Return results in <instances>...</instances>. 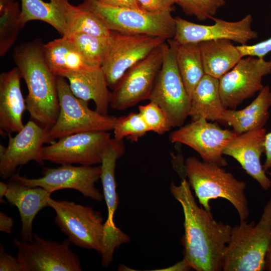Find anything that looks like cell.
Instances as JSON below:
<instances>
[{"label": "cell", "mask_w": 271, "mask_h": 271, "mask_svg": "<svg viewBox=\"0 0 271 271\" xmlns=\"http://www.w3.org/2000/svg\"><path fill=\"white\" fill-rule=\"evenodd\" d=\"M17 257L23 271H80V259L70 248L68 239L62 242L34 234L30 241L14 238Z\"/></svg>", "instance_id": "9"}, {"label": "cell", "mask_w": 271, "mask_h": 271, "mask_svg": "<svg viewBox=\"0 0 271 271\" xmlns=\"http://www.w3.org/2000/svg\"><path fill=\"white\" fill-rule=\"evenodd\" d=\"M162 44L124 73L111 92L112 108L124 110L149 99L163 62Z\"/></svg>", "instance_id": "11"}, {"label": "cell", "mask_w": 271, "mask_h": 271, "mask_svg": "<svg viewBox=\"0 0 271 271\" xmlns=\"http://www.w3.org/2000/svg\"><path fill=\"white\" fill-rule=\"evenodd\" d=\"M224 109L220 95L219 79L205 74L191 97L189 116L191 121L201 118L220 120Z\"/></svg>", "instance_id": "26"}, {"label": "cell", "mask_w": 271, "mask_h": 271, "mask_svg": "<svg viewBox=\"0 0 271 271\" xmlns=\"http://www.w3.org/2000/svg\"><path fill=\"white\" fill-rule=\"evenodd\" d=\"M190 268H192L189 264L184 259L177 263L176 264L170 266L163 270H175V271H186L189 270Z\"/></svg>", "instance_id": "41"}, {"label": "cell", "mask_w": 271, "mask_h": 271, "mask_svg": "<svg viewBox=\"0 0 271 271\" xmlns=\"http://www.w3.org/2000/svg\"><path fill=\"white\" fill-rule=\"evenodd\" d=\"M163 59L149 100L159 105L173 127H181L189 116L191 98L180 74L172 44H162Z\"/></svg>", "instance_id": "7"}, {"label": "cell", "mask_w": 271, "mask_h": 271, "mask_svg": "<svg viewBox=\"0 0 271 271\" xmlns=\"http://www.w3.org/2000/svg\"><path fill=\"white\" fill-rule=\"evenodd\" d=\"M124 152L125 147L123 141H117L114 138H110L101 157L100 179L108 211L107 218L104 223V237L110 240L120 238L123 233L115 225L113 217L119 203L115 175L116 164L117 160L122 156Z\"/></svg>", "instance_id": "19"}, {"label": "cell", "mask_w": 271, "mask_h": 271, "mask_svg": "<svg viewBox=\"0 0 271 271\" xmlns=\"http://www.w3.org/2000/svg\"><path fill=\"white\" fill-rule=\"evenodd\" d=\"M185 170L190 186L205 209L210 210L209 202L211 199L222 198L234 207L240 221L246 220L249 217L244 182L237 179L222 167L201 161L194 156L187 158Z\"/></svg>", "instance_id": "4"}, {"label": "cell", "mask_w": 271, "mask_h": 271, "mask_svg": "<svg viewBox=\"0 0 271 271\" xmlns=\"http://www.w3.org/2000/svg\"><path fill=\"white\" fill-rule=\"evenodd\" d=\"M265 270L271 271V238L265 255Z\"/></svg>", "instance_id": "42"}, {"label": "cell", "mask_w": 271, "mask_h": 271, "mask_svg": "<svg viewBox=\"0 0 271 271\" xmlns=\"http://www.w3.org/2000/svg\"><path fill=\"white\" fill-rule=\"evenodd\" d=\"M271 73V61L253 56L242 58L219 79V92L225 109H232L264 86L262 77Z\"/></svg>", "instance_id": "14"}, {"label": "cell", "mask_w": 271, "mask_h": 271, "mask_svg": "<svg viewBox=\"0 0 271 271\" xmlns=\"http://www.w3.org/2000/svg\"><path fill=\"white\" fill-rule=\"evenodd\" d=\"M104 5L115 8H129L141 9L137 0H95Z\"/></svg>", "instance_id": "38"}, {"label": "cell", "mask_w": 271, "mask_h": 271, "mask_svg": "<svg viewBox=\"0 0 271 271\" xmlns=\"http://www.w3.org/2000/svg\"><path fill=\"white\" fill-rule=\"evenodd\" d=\"M139 111L150 131L163 134L173 127L163 110L154 102L139 106Z\"/></svg>", "instance_id": "34"}, {"label": "cell", "mask_w": 271, "mask_h": 271, "mask_svg": "<svg viewBox=\"0 0 271 271\" xmlns=\"http://www.w3.org/2000/svg\"><path fill=\"white\" fill-rule=\"evenodd\" d=\"M7 147L0 145V176L11 177L18 167L34 161L44 162L41 152L45 143H50L49 130L30 119L14 137L8 135Z\"/></svg>", "instance_id": "17"}, {"label": "cell", "mask_w": 271, "mask_h": 271, "mask_svg": "<svg viewBox=\"0 0 271 271\" xmlns=\"http://www.w3.org/2000/svg\"><path fill=\"white\" fill-rule=\"evenodd\" d=\"M63 77L68 80L70 88L77 97L86 102L93 100L96 110L107 115L111 92L101 67L68 73Z\"/></svg>", "instance_id": "22"}, {"label": "cell", "mask_w": 271, "mask_h": 271, "mask_svg": "<svg viewBox=\"0 0 271 271\" xmlns=\"http://www.w3.org/2000/svg\"><path fill=\"white\" fill-rule=\"evenodd\" d=\"M83 3L99 17L110 31L147 35L167 41L174 37L176 23L171 12L152 13L139 9L115 8L95 0H84Z\"/></svg>", "instance_id": "6"}, {"label": "cell", "mask_w": 271, "mask_h": 271, "mask_svg": "<svg viewBox=\"0 0 271 271\" xmlns=\"http://www.w3.org/2000/svg\"><path fill=\"white\" fill-rule=\"evenodd\" d=\"M21 78L17 67L0 74L1 133L18 132L25 125L23 115L27 108L21 89Z\"/></svg>", "instance_id": "20"}, {"label": "cell", "mask_w": 271, "mask_h": 271, "mask_svg": "<svg viewBox=\"0 0 271 271\" xmlns=\"http://www.w3.org/2000/svg\"><path fill=\"white\" fill-rule=\"evenodd\" d=\"M111 35V34H110ZM73 43L90 66H101L107 54L110 44V35L100 37L84 33L66 36Z\"/></svg>", "instance_id": "31"}, {"label": "cell", "mask_w": 271, "mask_h": 271, "mask_svg": "<svg viewBox=\"0 0 271 271\" xmlns=\"http://www.w3.org/2000/svg\"><path fill=\"white\" fill-rule=\"evenodd\" d=\"M142 10L152 13L171 12L173 11L175 0H137Z\"/></svg>", "instance_id": "36"}, {"label": "cell", "mask_w": 271, "mask_h": 271, "mask_svg": "<svg viewBox=\"0 0 271 271\" xmlns=\"http://www.w3.org/2000/svg\"><path fill=\"white\" fill-rule=\"evenodd\" d=\"M211 20L214 21L213 25H205L176 17L175 34L172 39L180 44L227 39L241 45L258 37L257 32L251 28L252 17L250 14L236 22L214 17Z\"/></svg>", "instance_id": "16"}, {"label": "cell", "mask_w": 271, "mask_h": 271, "mask_svg": "<svg viewBox=\"0 0 271 271\" xmlns=\"http://www.w3.org/2000/svg\"><path fill=\"white\" fill-rule=\"evenodd\" d=\"M48 204L56 212L55 224L72 243L100 254L104 222L99 212L68 200L50 198Z\"/></svg>", "instance_id": "8"}, {"label": "cell", "mask_w": 271, "mask_h": 271, "mask_svg": "<svg viewBox=\"0 0 271 271\" xmlns=\"http://www.w3.org/2000/svg\"><path fill=\"white\" fill-rule=\"evenodd\" d=\"M8 190L5 198L19 211L22 222L20 234L22 240H33V221L39 212L48 207L51 194L41 187H30L12 179L8 183Z\"/></svg>", "instance_id": "21"}, {"label": "cell", "mask_w": 271, "mask_h": 271, "mask_svg": "<svg viewBox=\"0 0 271 271\" xmlns=\"http://www.w3.org/2000/svg\"><path fill=\"white\" fill-rule=\"evenodd\" d=\"M271 238V198L257 224L240 221L232 227L223 254V271H262Z\"/></svg>", "instance_id": "3"}, {"label": "cell", "mask_w": 271, "mask_h": 271, "mask_svg": "<svg viewBox=\"0 0 271 271\" xmlns=\"http://www.w3.org/2000/svg\"><path fill=\"white\" fill-rule=\"evenodd\" d=\"M173 45L177 66L191 98L192 93L204 75L199 43L180 44L168 40Z\"/></svg>", "instance_id": "28"}, {"label": "cell", "mask_w": 271, "mask_h": 271, "mask_svg": "<svg viewBox=\"0 0 271 271\" xmlns=\"http://www.w3.org/2000/svg\"><path fill=\"white\" fill-rule=\"evenodd\" d=\"M0 271H23L17 257L8 253L2 244L0 247Z\"/></svg>", "instance_id": "37"}, {"label": "cell", "mask_w": 271, "mask_h": 271, "mask_svg": "<svg viewBox=\"0 0 271 271\" xmlns=\"http://www.w3.org/2000/svg\"><path fill=\"white\" fill-rule=\"evenodd\" d=\"M15 221L13 219L5 214L0 212V231L6 233H12V228L14 225Z\"/></svg>", "instance_id": "39"}, {"label": "cell", "mask_w": 271, "mask_h": 271, "mask_svg": "<svg viewBox=\"0 0 271 271\" xmlns=\"http://www.w3.org/2000/svg\"><path fill=\"white\" fill-rule=\"evenodd\" d=\"M110 139L105 131L78 132L61 138L50 145L43 147L41 158L60 165L100 164L103 151Z\"/></svg>", "instance_id": "13"}, {"label": "cell", "mask_w": 271, "mask_h": 271, "mask_svg": "<svg viewBox=\"0 0 271 271\" xmlns=\"http://www.w3.org/2000/svg\"><path fill=\"white\" fill-rule=\"evenodd\" d=\"M20 21L24 27L32 20L45 22L55 28L62 36L67 35V27L63 16L57 6L52 1L21 0Z\"/></svg>", "instance_id": "29"}, {"label": "cell", "mask_w": 271, "mask_h": 271, "mask_svg": "<svg viewBox=\"0 0 271 271\" xmlns=\"http://www.w3.org/2000/svg\"><path fill=\"white\" fill-rule=\"evenodd\" d=\"M237 134L233 130L222 129L201 118L172 132L170 140L193 149L203 161L223 167L227 165L223 157L224 149Z\"/></svg>", "instance_id": "15"}, {"label": "cell", "mask_w": 271, "mask_h": 271, "mask_svg": "<svg viewBox=\"0 0 271 271\" xmlns=\"http://www.w3.org/2000/svg\"><path fill=\"white\" fill-rule=\"evenodd\" d=\"M110 39L109 49L101 68L111 90L129 68L167 41L157 37L116 31L111 32Z\"/></svg>", "instance_id": "10"}, {"label": "cell", "mask_w": 271, "mask_h": 271, "mask_svg": "<svg viewBox=\"0 0 271 271\" xmlns=\"http://www.w3.org/2000/svg\"><path fill=\"white\" fill-rule=\"evenodd\" d=\"M185 15L199 21L211 19L225 4V0H175Z\"/></svg>", "instance_id": "33"}, {"label": "cell", "mask_w": 271, "mask_h": 271, "mask_svg": "<svg viewBox=\"0 0 271 271\" xmlns=\"http://www.w3.org/2000/svg\"><path fill=\"white\" fill-rule=\"evenodd\" d=\"M8 190V185L3 182H0V203L1 204L5 203L4 197L5 196Z\"/></svg>", "instance_id": "43"}, {"label": "cell", "mask_w": 271, "mask_h": 271, "mask_svg": "<svg viewBox=\"0 0 271 271\" xmlns=\"http://www.w3.org/2000/svg\"><path fill=\"white\" fill-rule=\"evenodd\" d=\"M21 10L14 0H0V56H4L15 43L20 30Z\"/></svg>", "instance_id": "30"}, {"label": "cell", "mask_w": 271, "mask_h": 271, "mask_svg": "<svg viewBox=\"0 0 271 271\" xmlns=\"http://www.w3.org/2000/svg\"><path fill=\"white\" fill-rule=\"evenodd\" d=\"M40 39L16 47L13 57L27 86L25 99L30 119L49 130L59 113L56 76L51 70Z\"/></svg>", "instance_id": "2"}, {"label": "cell", "mask_w": 271, "mask_h": 271, "mask_svg": "<svg viewBox=\"0 0 271 271\" xmlns=\"http://www.w3.org/2000/svg\"><path fill=\"white\" fill-rule=\"evenodd\" d=\"M59 104L57 119L49 130L51 144L56 139L73 133L113 130L117 117L104 115L88 107V102L77 97L66 78L56 76Z\"/></svg>", "instance_id": "5"}, {"label": "cell", "mask_w": 271, "mask_h": 271, "mask_svg": "<svg viewBox=\"0 0 271 271\" xmlns=\"http://www.w3.org/2000/svg\"><path fill=\"white\" fill-rule=\"evenodd\" d=\"M264 153L266 158L262 167L266 172L271 167V131L265 134Z\"/></svg>", "instance_id": "40"}, {"label": "cell", "mask_w": 271, "mask_h": 271, "mask_svg": "<svg viewBox=\"0 0 271 271\" xmlns=\"http://www.w3.org/2000/svg\"><path fill=\"white\" fill-rule=\"evenodd\" d=\"M61 13L67 30L68 36L84 33L100 37L111 34L103 21L84 3L78 6L70 4L68 0H50Z\"/></svg>", "instance_id": "25"}, {"label": "cell", "mask_w": 271, "mask_h": 271, "mask_svg": "<svg viewBox=\"0 0 271 271\" xmlns=\"http://www.w3.org/2000/svg\"><path fill=\"white\" fill-rule=\"evenodd\" d=\"M271 90L263 86L255 99L247 106L239 110L224 109L220 120L232 126L233 131L240 134L255 128L263 127L269 116Z\"/></svg>", "instance_id": "23"}, {"label": "cell", "mask_w": 271, "mask_h": 271, "mask_svg": "<svg viewBox=\"0 0 271 271\" xmlns=\"http://www.w3.org/2000/svg\"><path fill=\"white\" fill-rule=\"evenodd\" d=\"M267 173L271 176V167L269 168V171Z\"/></svg>", "instance_id": "44"}, {"label": "cell", "mask_w": 271, "mask_h": 271, "mask_svg": "<svg viewBox=\"0 0 271 271\" xmlns=\"http://www.w3.org/2000/svg\"><path fill=\"white\" fill-rule=\"evenodd\" d=\"M101 171L100 165H62L57 168H44L42 177L39 178L30 179L17 173L11 179L30 187H42L51 194L61 189L76 190L85 197L100 202L103 195L96 187L95 183L100 178Z\"/></svg>", "instance_id": "12"}, {"label": "cell", "mask_w": 271, "mask_h": 271, "mask_svg": "<svg viewBox=\"0 0 271 271\" xmlns=\"http://www.w3.org/2000/svg\"><path fill=\"white\" fill-rule=\"evenodd\" d=\"M205 74L219 79L243 58L232 41L220 39L199 43Z\"/></svg>", "instance_id": "24"}, {"label": "cell", "mask_w": 271, "mask_h": 271, "mask_svg": "<svg viewBox=\"0 0 271 271\" xmlns=\"http://www.w3.org/2000/svg\"><path fill=\"white\" fill-rule=\"evenodd\" d=\"M265 134L264 127L237 134L227 144L223 155L235 159L263 190H267L271 187V181L260 163V157L265 153Z\"/></svg>", "instance_id": "18"}, {"label": "cell", "mask_w": 271, "mask_h": 271, "mask_svg": "<svg viewBox=\"0 0 271 271\" xmlns=\"http://www.w3.org/2000/svg\"><path fill=\"white\" fill-rule=\"evenodd\" d=\"M189 182L179 185L172 182L170 191L180 203L184 216V234L182 239L183 259L197 271L222 270L223 254L232 227L215 220L210 210L197 204Z\"/></svg>", "instance_id": "1"}, {"label": "cell", "mask_w": 271, "mask_h": 271, "mask_svg": "<svg viewBox=\"0 0 271 271\" xmlns=\"http://www.w3.org/2000/svg\"><path fill=\"white\" fill-rule=\"evenodd\" d=\"M237 47L240 52L242 57L253 56L263 58L268 53L271 52V37L253 45H240L237 46Z\"/></svg>", "instance_id": "35"}, {"label": "cell", "mask_w": 271, "mask_h": 271, "mask_svg": "<svg viewBox=\"0 0 271 271\" xmlns=\"http://www.w3.org/2000/svg\"><path fill=\"white\" fill-rule=\"evenodd\" d=\"M45 55L51 70L56 76L89 70V66L73 43L66 36L44 45Z\"/></svg>", "instance_id": "27"}, {"label": "cell", "mask_w": 271, "mask_h": 271, "mask_svg": "<svg viewBox=\"0 0 271 271\" xmlns=\"http://www.w3.org/2000/svg\"><path fill=\"white\" fill-rule=\"evenodd\" d=\"M113 130L115 140L123 141L127 138L134 142L150 131L139 112L117 117Z\"/></svg>", "instance_id": "32"}]
</instances>
